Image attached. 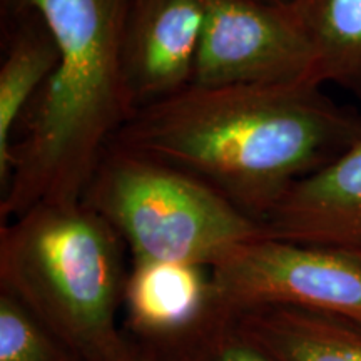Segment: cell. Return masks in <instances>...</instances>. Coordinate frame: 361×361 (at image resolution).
<instances>
[{
    "instance_id": "obj_1",
    "label": "cell",
    "mask_w": 361,
    "mask_h": 361,
    "mask_svg": "<svg viewBox=\"0 0 361 361\" xmlns=\"http://www.w3.org/2000/svg\"><path fill=\"white\" fill-rule=\"evenodd\" d=\"M360 137L361 116L318 85H191L134 111L109 146L201 179L263 224Z\"/></svg>"
},
{
    "instance_id": "obj_2",
    "label": "cell",
    "mask_w": 361,
    "mask_h": 361,
    "mask_svg": "<svg viewBox=\"0 0 361 361\" xmlns=\"http://www.w3.org/2000/svg\"><path fill=\"white\" fill-rule=\"evenodd\" d=\"M134 0H2L42 17L57 64L22 117L11 178L2 188V224L39 202H78L104 152L134 114L124 40Z\"/></svg>"
},
{
    "instance_id": "obj_3",
    "label": "cell",
    "mask_w": 361,
    "mask_h": 361,
    "mask_svg": "<svg viewBox=\"0 0 361 361\" xmlns=\"http://www.w3.org/2000/svg\"><path fill=\"white\" fill-rule=\"evenodd\" d=\"M124 251L116 229L84 201L39 202L0 228V291L84 361H116L130 348L119 326Z\"/></svg>"
},
{
    "instance_id": "obj_4",
    "label": "cell",
    "mask_w": 361,
    "mask_h": 361,
    "mask_svg": "<svg viewBox=\"0 0 361 361\" xmlns=\"http://www.w3.org/2000/svg\"><path fill=\"white\" fill-rule=\"evenodd\" d=\"M82 201L119 234L133 261L213 266L266 236L263 224L201 179L109 146Z\"/></svg>"
},
{
    "instance_id": "obj_5",
    "label": "cell",
    "mask_w": 361,
    "mask_h": 361,
    "mask_svg": "<svg viewBox=\"0 0 361 361\" xmlns=\"http://www.w3.org/2000/svg\"><path fill=\"white\" fill-rule=\"evenodd\" d=\"M216 303L231 311L284 306L361 324V247L261 236L213 268Z\"/></svg>"
},
{
    "instance_id": "obj_6",
    "label": "cell",
    "mask_w": 361,
    "mask_h": 361,
    "mask_svg": "<svg viewBox=\"0 0 361 361\" xmlns=\"http://www.w3.org/2000/svg\"><path fill=\"white\" fill-rule=\"evenodd\" d=\"M284 84L316 85L310 44L290 8L259 0H204L192 85Z\"/></svg>"
},
{
    "instance_id": "obj_7",
    "label": "cell",
    "mask_w": 361,
    "mask_h": 361,
    "mask_svg": "<svg viewBox=\"0 0 361 361\" xmlns=\"http://www.w3.org/2000/svg\"><path fill=\"white\" fill-rule=\"evenodd\" d=\"M202 24L204 0H134L124 40L134 111L191 87Z\"/></svg>"
},
{
    "instance_id": "obj_8",
    "label": "cell",
    "mask_w": 361,
    "mask_h": 361,
    "mask_svg": "<svg viewBox=\"0 0 361 361\" xmlns=\"http://www.w3.org/2000/svg\"><path fill=\"white\" fill-rule=\"evenodd\" d=\"M266 236L361 247V137L296 183L263 221Z\"/></svg>"
},
{
    "instance_id": "obj_9",
    "label": "cell",
    "mask_w": 361,
    "mask_h": 361,
    "mask_svg": "<svg viewBox=\"0 0 361 361\" xmlns=\"http://www.w3.org/2000/svg\"><path fill=\"white\" fill-rule=\"evenodd\" d=\"M216 306L211 268L174 261H133L124 284V331L157 341L197 326Z\"/></svg>"
},
{
    "instance_id": "obj_10",
    "label": "cell",
    "mask_w": 361,
    "mask_h": 361,
    "mask_svg": "<svg viewBox=\"0 0 361 361\" xmlns=\"http://www.w3.org/2000/svg\"><path fill=\"white\" fill-rule=\"evenodd\" d=\"M6 56L0 66V186L13 166L16 130L57 64L56 39L42 17L25 8H2Z\"/></svg>"
},
{
    "instance_id": "obj_11",
    "label": "cell",
    "mask_w": 361,
    "mask_h": 361,
    "mask_svg": "<svg viewBox=\"0 0 361 361\" xmlns=\"http://www.w3.org/2000/svg\"><path fill=\"white\" fill-rule=\"evenodd\" d=\"M245 333L276 361H361V324L284 306L234 311Z\"/></svg>"
},
{
    "instance_id": "obj_12",
    "label": "cell",
    "mask_w": 361,
    "mask_h": 361,
    "mask_svg": "<svg viewBox=\"0 0 361 361\" xmlns=\"http://www.w3.org/2000/svg\"><path fill=\"white\" fill-rule=\"evenodd\" d=\"M313 56V82L361 99V0H298L290 7Z\"/></svg>"
},
{
    "instance_id": "obj_13",
    "label": "cell",
    "mask_w": 361,
    "mask_h": 361,
    "mask_svg": "<svg viewBox=\"0 0 361 361\" xmlns=\"http://www.w3.org/2000/svg\"><path fill=\"white\" fill-rule=\"evenodd\" d=\"M134 343L144 361H276L246 335L234 311L218 303L183 335Z\"/></svg>"
},
{
    "instance_id": "obj_14",
    "label": "cell",
    "mask_w": 361,
    "mask_h": 361,
    "mask_svg": "<svg viewBox=\"0 0 361 361\" xmlns=\"http://www.w3.org/2000/svg\"><path fill=\"white\" fill-rule=\"evenodd\" d=\"M0 361H84L20 301L0 291Z\"/></svg>"
},
{
    "instance_id": "obj_15",
    "label": "cell",
    "mask_w": 361,
    "mask_h": 361,
    "mask_svg": "<svg viewBox=\"0 0 361 361\" xmlns=\"http://www.w3.org/2000/svg\"><path fill=\"white\" fill-rule=\"evenodd\" d=\"M116 361H144V358L141 356V353H139L137 346H135V343H134L133 338H130V348L126 351V353L121 356L119 360H116Z\"/></svg>"
},
{
    "instance_id": "obj_16",
    "label": "cell",
    "mask_w": 361,
    "mask_h": 361,
    "mask_svg": "<svg viewBox=\"0 0 361 361\" xmlns=\"http://www.w3.org/2000/svg\"><path fill=\"white\" fill-rule=\"evenodd\" d=\"M259 2L269 4V6H276V7H283V8H290L295 6L298 0H259Z\"/></svg>"
}]
</instances>
